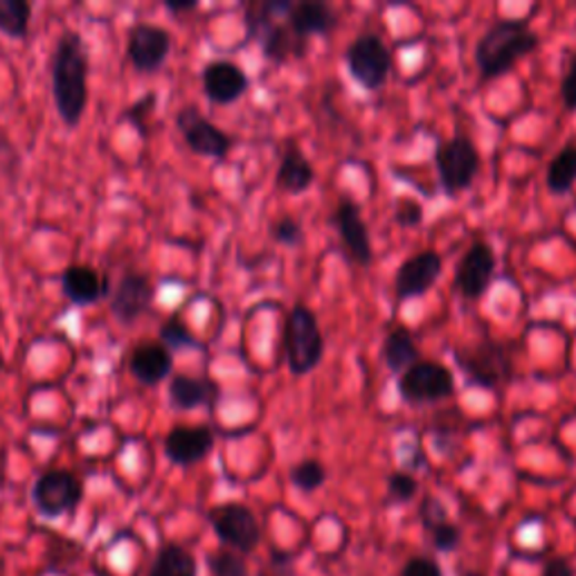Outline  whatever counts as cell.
<instances>
[{
  "instance_id": "6da1fadb",
  "label": "cell",
  "mask_w": 576,
  "mask_h": 576,
  "mask_svg": "<svg viewBox=\"0 0 576 576\" xmlns=\"http://www.w3.org/2000/svg\"><path fill=\"white\" fill-rule=\"evenodd\" d=\"M90 57L79 32H63L50 54V90L57 116L77 129L88 107Z\"/></svg>"
},
{
  "instance_id": "7a4b0ae2",
  "label": "cell",
  "mask_w": 576,
  "mask_h": 576,
  "mask_svg": "<svg viewBox=\"0 0 576 576\" xmlns=\"http://www.w3.org/2000/svg\"><path fill=\"white\" fill-rule=\"evenodd\" d=\"M525 19H498L475 46V63L483 79H498L507 75L520 59L538 50L540 39L529 30Z\"/></svg>"
},
{
  "instance_id": "3957f363",
  "label": "cell",
  "mask_w": 576,
  "mask_h": 576,
  "mask_svg": "<svg viewBox=\"0 0 576 576\" xmlns=\"http://www.w3.org/2000/svg\"><path fill=\"white\" fill-rule=\"evenodd\" d=\"M286 363L294 376L311 374L325 356V336L316 314L307 305H296L284 327Z\"/></svg>"
},
{
  "instance_id": "277c9868",
  "label": "cell",
  "mask_w": 576,
  "mask_h": 576,
  "mask_svg": "<svg viewBox=\"0 0 576 576\" xmlns=\"http://www.w3.org/2000/svg\"><path fill=\"white\" fill-rule=\"evenodd\" d=\"M345 61H347L351 79L369 92L386 86L390 79V72L395 68L393 50L374 32L358 34L347 46Z\"/></svg>"
},
{
  "instance_id": "5b68a950",
  "label": "cell",
  "mask_w": 576,
  "mask_h": 576,
  "mask_svg": "<svg viewBox=\"0 0 576 576\" xmlns=\"http://www.w3.org/2000/svg\"><path fill=\"white\" fill-rule=\"evenodd\" d=\"M457 365L464 376L485 390H496L503 383L512 380L514 360L507 345L485 340L455 351Z\"/></svg>"
},
{
  "instance_id": "8992f818",
  "label": "cell",
  "mask_w": 576,
  "mask_h": 576,
  "mask_svg": "<svg viewBox=\"0 0 576 576\" xmlns=\"http://www.w3.org/2000/svg\"><path fill=\"white\" fill-rule=\"evenodd\" d=\"M435 167L446 197L466 191L479 171V151L466 136H453L437 145Z\"/></svg>"
},
{
  "instance_id": "52a82bcc",
  "label": "cell",
  "mask_w": 576,
  "mask_h": 576,
  "mask_svg": "<svg viewBox=\"0 0 576 576\" xmlns=\"http://www.w3.org/2000/svg\"><path fill=\"white\" fill-rule=\"evenodd\" d=\"M397 390L406 404H437L455 393V376L441 363L417 360L413 367L399 374Z\"/></svg>"
},
{
  "instance_id": "ba28073f",
  "label": "cell",
  "mask_w": 576,
  "mask_h": 576,
  "mask_svg": "<svg viewBox=\"0 0 576 576\" xmlns=\"http://www.w3.org/2000/svg\"><path fill=\"white\" fill-rule=\"evenodd\" d=\"M83 500V483L68 468H50L37 477L32 503L43 518L72 514Z\"/></svg>"
},
{
  "instance_id": "9c48e42d",
  "label": "cell",
  "mask_w": 576,
  "mask_h": 576,
  "mask_svg": "<svg viewBox=\"0 0 576 576\" xmlns=\"http://www.w3.org/2000/svg\"><path fill=\"white\" fill-rule=\"evenodd\" d=\"M173 122L191 153L212 160H226L232 151V138L212 120H208L195 105L182 107L176 113Z\"/></svg>"
},
{
  "instance_id": "30bf717a",
  "label": "cell",
  "mask_w": 576,
  "mask_h": 576,
  "mask_svg": "<svg viewBox=\"0 0 576 576\" xmlns=\"http://www.w3.org/2000/svg\"><path fill=\"white\" fill-rule=\"evenodd\" d=\"M208 518L219 540L237 554H250L261 540L257 516L241 503H224L215 507Z\"/></svg>"
},
{
  "instance_id": "8fae6325",
  "label": "cell",
  "mask_w": 576,
  "mask_h": 576,
  "mask_svg": "<svg viewBox=\"0 0 576 576\" xmlns=\"http://www.w3.org/2000/svg\"><path fill=\"white\" fill-rule=\"evenodd\" d=\"M171 34L153 23H136L127 34V59L140 75L158 72L171 54Z\"/></svg>"
},
{
  "instance_id": "7c38bea8",
  "label": "cell",
  "mask_w": 576,
  "mask_h": 576,
  "mask_svg": "<svg viewBox=\"0 0 576 576\" xmlns=\"http://www.w3.org/2000/svg\"><path fill=\"white\" fill-rule=\"evenodd\" d=\"M496 264V252L487 241L470 244L455 270V291L466 300L483 298L494 281Z\"/></svg>"
},
{
  "instance_id": "4fadbf2b",
  "label": "cell",
  "mask_w": 576,
  "mask_h": 576,
  "mask_svg": "<svg viewBox=\"0 0 576 576\" xmlns=\"http://www.w3.org/2000/svg\"><path fill=\"white\" fill-rule=\"evenodd\" d=\"M156 298V288L145 272L129 270L120 277L111 291V314L122 327H133L145 314H149Z\"/></svg>"
},
{
  "instance_id": "5bb4252c",
  "label": "cell",
  "mask_w": 576,
  "mask_h": 576,
  "mask_svg": "<svg viewBox=\"0 0 576 576\" xmlns=\"http://www.w3.org/2000/svg\"><path fill=\"white\" fill-rule=\"evenodd\" d=\"M215 430L210 426H173L165 439L162 450L167 459L180 468L203 461L215 448Z\"/></svg>"
},
{
  "instance_id": "9a60e30c",
  "label": "cell",
  "mask_w": 576,
  "mask_h": 576,
  "mask_svg": "<svg viewBox=\"0 0 576 576\" xmlns=\"http://www.w3.org/2000/svg\"><path fill=\"white\" fill-rule=\"evenodd\" d=\"M206 98L217 107H230L239 102L250 88V77L241 66L228 59L210 61L201 72Z\"/></svg>"
},
{
  "instance_id": "2e32d148",
  "label": "cell",
  "mask_w": 576,
  "mask_h": 576,
  "mask_svg": "<svg viewBox=\"0 0 576 576\" xmlns=\"http://www.w3.org/2000/svg\"><path fill=\"white\" fill-rule=\"evenodd\" d=\"M59 281H61V294L75 307L100 305L113 291L109 277L88 264L66 266Z\"/></svg>"
},
{
  "instance_id": "e0dca14e",
  "label": "cell",
  "mask_w": 576,
  "mask_h": 576,
  "mask_svg": "<svg viewBox=\"0 0 576 576\" xmlns=\"http://www.w3.org/2000/svg\"><path fill=\"white\" fill-rule=\"evenodd\" d=\"M444 270V259L435 250H424L406 259L395 277L399 300H415L426 296Z\"/></svg>"
},
{
  "instance_id": "ac0fdd59",
  "label": "cell",
  "mask_w": 576,
  "mask_h": 576,
  "mask_svg": "<svg viewBox=\"0 0 576 576\" xmlns=\"http://www.w3.org/2000/svg\"><path fill=\"white\" fill-rule=\"evenodd\" d=\"M129 374L147 388H156L173 371V356L160 340L138 342L127 358Z\"/></svg>"
},
{
  "instance_id": "d6986e66",
  "label": "cell",
  "mask_w": 576,
  "mask_h": 576,
  "mask_svg": "<svg viewBox=\"0 0 576 576\" xmlns=\"http://www.w3.org/2000/svg\"><path fill=\"white\" fill-rule=\"evenodd\" d=\"M331 224L338 228L349 257L358 266H369L371 264V239H369L367 224L360 215V208L351 199H342L331 215Z\"/></svg>"
},
{
  "instance_id": "ffe728a7",
  "label": "cell",
  "mask_w": 576,
  "mask_h": 576,
  "mask_svg": "<svg viewBox=\"0 0 576 576\" xmlns=\"http://www.w3.org/2000/svg\"><path fill=\"white\" fill-rule=\"evenodd\" d=\"M221 397V388L208 376L176 374L169 380V401L176 410L189 413L199 408H215Z\"/></svg>"
},
{
  "instance_id": "44dd1931",
  "label": "cell",
  "mask_w": 576,
  "mask_h": 576,
  "mask_svg": "<svg viewBox=\"0 0 576 576\" xmlns=\"http://www.w3.org/2000/svg\"><path fill=\"white\" fill-rule=\"evenodd\" d=\"M336 23V10L329 3H322V0H294L286 12V26L302 41H309V37L329 34Z\"/></svg>"
},
{
  "instance_id": "7402d4cb",
  "label": "cell",
  "mask_w": 576,
  "mask_h": 576,
  "mask_svg": "<svg viewBox=\"0 0 576 576\" xmlns=\"http://www.w3.org/2000/svg\"><path fill=\"white\" fill-rule=\"evenodd\" d=\"M316 182V169L305 156L300 145H286L279 167H277V187L286 195H305Z\"/></svg>"
},
{
  "instance_id": "603a6c76",
  "label": "cell",
  "mask_w": 576,
  "mask_h": 576,
  "mask_svg": "<svg viewBox=\"0 0 576 576\" xmlns=\"http://www.w3.org/2000/svg\"><path fill=\"white\" fill-rule=\"evenodd\" d=\"M380 358L390 371L404 374L408 367L421 360V354L413 334L406 327H395L380 345Z\"/></svg>"
},
{
  "instance_id": "cb8c5ba5",
  "label": "cell",
  "mask_w": 576,
  "mask_h": 576,
  "mask_svg": "<svg viewBox=\"0 0 576 576\" xmlns=\"http://www.w3.org/2000/svg\"><path fill=\"white\" fill-rule=\"evenodd\" d=\"M545 185L554 197H565L576 185V145L563 147L547 167Z\"/></svg>"
},
{
  "instance_id": "d4e9b609",
  "label": "cell",
  "mask_w": 576,
  "mask_h": 576,
  "mask_svg": "<svg viewBox=\"0 0 576 576\" xmlns=\"http://www.w3.org/2000/svg\"><path fill=\"white\" fill-rule=\"evenodd\" d=\"M197 574H199L197 558L185 547L169 543L158 552L147 576H197Z\"/></svg>"
},
{
  "instance_id": "484cf974",
  "label": "cell",
  "mask_w": 576,
  "mask_h": 576,
  "mask_svg": "<svg viewBox=\"0 0 576 576\" xmlns=\"http://www.w3.org/2000/svg\"><path fill=\"white\" fill-rule=\"evenodd\" d=\"M32 3L28 0H0V32L23 41L30 34Z\"/></svg>"
},
{
  "instance_id": "4316f807",
  "label": "cell",
  "mask_w": 576,
  "mask_h": 576,
  "mask_svg": "<svg viewBox=\"0 0 576 576\" xmlns=\"http://www.w3.org/2000/svg\"><path fill=\"white\" fill-rule=\"evenodd\" d=\"M160 342L169 349V351H182V349H203L201 340L191 334L178 318H169L160 331Z\"/></svg>"
},
{
  "instance_id": "83f0119b",
  "label": "cell",
  "mask_w": 576,
  "mask_h": 576,
  "mask_svg": "<svg viewBox=\"0 0 576 576\" xmlns=\"http://www.w3.org/2000/svg\"><path fill=\"white\" fill-rule=\"evenodd\" d=\"M156 107H158V95H156L153 90H149V92L142 95V98H138L131 107H127V111L122 113V120H125L129 127H133L142 138H147V136H149V133H147L149 120H151Z\"/></svg>"
},
{
  "instance_id": "f1b7e54d",
  "label": "cell",
  "mask_w": 576,
  "mask_h": 576,
  "mask_svg": "<svg viewBox=\"0 0 576 576\" xmlns=\"http://www.w3.org/2000/svg\"><path fill=\"white\" fill-rule=\"evenodd\" d=\"M291 483L300 491H316L327 483V468L318 459H305L291 468Z\"/></svg>"
},
{
  "instance_id": "f546056e",
  "label": "cell",
  "mask_w": 576,
  "mask_h": 576,
  "mask_svg": "<svg viewBox=\"0 0 576 576\" xmlns=\"http://www.w3.org/2000/svg\"><path fill=\"white\" fill-rule=\"evenodd\" d=\"M206 560L212 576H248L246 560L232 549H217Z\"/></svg>"
},
{
  "instance_id": "4dcf8cb0",
  "label": "cell",
  "mask_w": 576,
  "mask_h": 576,
  "mask_svg": "<svg viewBox=\"0 0 576 576\" xmlns=\"http://www.w3.org/2000/svg\"><path fill=\"white\" fill-rule=\"evenodd\" d=\"M270 237L286 248H296L305 241V230H302V224L298 219L281 217V219L270 224Z\"/></svg>"
},
{
  "instance_id": "1f68e13d",
  "label": "cell",
  "mask_w": 576,
  "mask_h": 576,
  "mask_svg": "<svg viewBox=\"0 0 576 576\" xmlns=\"http://www.w3.org/2000/svg\"><path fill=\"white\" fill-rule=\"evenodd\" d=\"M419 483L408 470H397L388 477V494L393 503H408L417 496Z\"/></svg>"
},
{
  "instance_id": "d6a6232c",
  "label": "cell",
  "mask_w": 576,
  "mask_h": 576,
  "mask_svg": "<svg viewBox=\"0 0 576 576\" xmlns=\"http://www.w3.org/2000/svg\"><path fill=\"white\" fill-rule=\"evenodd\" d=\"M560 100L565 111L574 113L576 111V50L569 54L567 68L560 77Z\"/></svg>"
},
{
  "instance_id": "836d02e7",
  "label": "cell",
  "mask_w": 576,
  "mask_h": 576,
  "mask_svg": "<svg viewBox=\"0 0 576 576\" xmlns=\"http://www.w3.org/2000/svg\"><path fill=\"white\" fill-rule=\"evenodd\" d=\"M395 219L401 228H417L424 224V208L419 201L415 199H399L397 208H395Z\"/></svg>"
},
{
  "instance_id": "e575fe53",
  "label": "cell",
  "mask_w": 576,
  "mask_h": 576,
  "mask_svg": "<svg viewBox=\"0 0 576 576\" xmlns=\"http://www.w3.org/2000/svg\"><path fill=\"white\" fill-rule=\"evenodd\" d=\"M430 536H433V545L439 549V552H453L457 545H459V538H461V532L453 525V523H441L437 527L430 529Z\"/></svg>"
},
{
  "instance_id": "d590c367",
  "label": "cell",
  "mask_w": 576,
  "mask_h": 576,
  "mask_svg": "<svg viewBox=\"0 0 576 576\" xmlns=\"http://www.w3.org/2000/svg\"><path fill=\"white\" fill-rule=\"evenodd\" d=\"M401 576H444L437 560L428 556H415L404 565Z\"/></svg>"
},
{
  "instance_id": "8d00e7d4",
  "label": "cell",
  "mask_w": 576,
  "mask_h": 576,
  "mask_svg": "<svg viewBox=\"0 0 576 576\" xmlns=\"http://www.w3.org/2000/svg\"><path fill=\"white\" fill-rule=\"evenodd\" d=\"M446 520H448V518H446L444 505H441L437 498L428 496V498L424 500V505H421V523H424V527L430 532L433 527H437V525H441V523H446Z\"/></svg>"
},
{
  "instance_id": "74e56055",
  "label": "cell",
  "mask_w": 576,
  "mask_h": 576,
  "mask_svg": "<svg viewBox=\"0 0 576 576\" xmlns=\"http://www.w3.org/2000/svg\"><path fill=\"white\" fill-rule=\"evenodd\" d=\"M162 8L171 14V17H182V14H189V12H195V10H199V3L197 0H165L162 3Z\"/></svg>"
},
{
  "instance_id": "f35d334b",
  "label": "cell",
  "mask_w": 576,
  "mask_h": 576,
  "mask_svg": "<svg viewBox=\"0 0 576 576\" xmlns=\"http://www.w3.org/2000/svg\"><path fill=\"white\" fill-rule=\"evenodd\" d=\"M543 576H574V567L565 560V558H552L547 565H545V572Z\"/></svg>"
},
{
  "instance_id": "ab89813d",
  "label": "cell",
  "mask_w": 576,
  "mask_h": 576,
  "mask_svg": "<svg viewBox=\"0 0 576 576\" xmlns=\"http://www.w3.org/2000/svg\"><path fill=\"white\" fill-rule=\"evenodd\" d=\"M6 369V356H3V349H0V371Z\"/></svg>"
},
{
  "instance_id": "60d3db41",
  "label": "cell",
  "mask_w": 576,
  "mask_h": 576,
  "mask_svg": "<svg viewBox=\"0 0 576 576\" xmlns=\"http://www.w3.org/2000/svg\"><path fill=\"white\" fill-rule=\"evenodd\" d=\"M464 576H479V574H464Z\"/></svg>"
}]
</instances>
